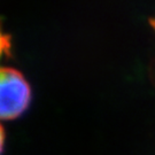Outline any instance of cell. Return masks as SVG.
I'll use <instances>...</instances> for the list:
<instances>
[{
	"mask_svg": "<svg viewBox=\"0 0 155 155\" xmlns=\"http://www.w3.org/2000/svg\"><path fill=\"white\" fill-rule=\"evenodd\" d=\"M31 100V89L20 71L0 68V120H14L22 115Z\"/></svg>",
	"mask_w": 155,
	"mask_h": 155,
	"instance_id": "obj_1",
	"label": "cell"
},
{
	"mask_svg": "<svg viewBox=\"0 0 155 155\" xmlns=\"http://www.w3.org/2000/svg\"><path fill=\"white\" fill-rule=\"evenodd\" d=\"M11 37L8 35H5L2 32V30L0 28V58L6 54V55L9 56L11 53Z\"/></svg>",
	"mask_w": 155,
	"mask_h": 155,
	"instance_id": "obj_2",
	"label": "cell"
},
{
	"mask_svg": "<svg viewBox=\"0 0 155 155\" xmlns=\"http://www.w3.org/2000/svg\"><path fill=\"white\" fill-rule=\"evenodd\" d=\"M4 144H5V132H4V129L0 125V154L2 153L4 150Z\"/></svg>",
	"mask_w": 155,
	"mask_h": 155,
	"instance_id": "obj_3",
	"label": "cell"
},
{
	"mask_svg": "<svg viewBox=\"0 0 155 155\" xmlns=\"http://www.w3.org/2000/svg\"><path fill=\"white\" fill-rule=\"evenodd\" d=\"M150 27H152V29L154 30V32H155V16L150 17Z\"/></svg>",
	"mask_w": 155,
	"mask_h": 155,
	"instance_id": "obj_4",
	"label": "cell"
}]
</instances>
